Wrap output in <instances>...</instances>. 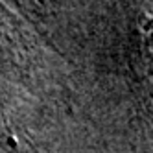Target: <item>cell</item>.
Masks as SVG:
<instances>
[]
</instances>
